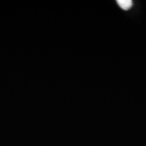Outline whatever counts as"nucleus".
Listing matches in <instances>:
<instances>
[{
  "instance_id": "f257e3e1",
  "label": "nucleus",
  "mask_w": 146,
  "mask_h": 146,
  "mask_svg": "<svg viewBox=\"0 0 146 146\" xmlns=\"http://www.w3.org/2000/svg\"><path fill=\"white\" fill-rule=\"evenodd\" d=\"M117 3L120 7L123 10L127 11L132 7V1L131 0H118Z\"/></svg>"
}]
</instances>
